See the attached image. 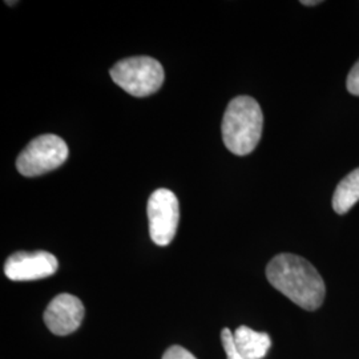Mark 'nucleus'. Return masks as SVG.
<instances>
[{
	"label": "nucleus",
	"mask_w": 359,
	"mask_h": 359,
	"mask_svg": "<svg viewBox=\"0 0 359 359\" xmlns=\"http://www.w3.org/2000/svg\"><path fill=\"white\" fill-rule=\"evenodd\" d=\"M270 285L292 302L308 311L321 308L326 286L321 274L302 257L283 253L274 257L266 266Z\"/></svg>",
	"instance_id": "1"
},
{
	"label": "nucleus",
	"mask_w": 359,
	"mask_h": 359,
	"mask_svg": "<svg viewBox=\"0 0 359 359\" xmlns=\"http://www.w3.org/2000/svg\"><path fill=\"white\" fill-rule=\"evenodd\" d=\"M264 115L250 96L233 99L222 118V140L231 154L246 156L256 149L262 136Z\"/></svg>",
	"instance_id": "2"
},
{
	"label": "nucleus",
	"mask_w": 359,
	"mask_h": 359,
	"mask_svg": "<svg viewBox=\"0 0 359 359\" xmlns=\"http://www.w3.org/2000/svg\"><path fill=\"white\" fill-rule=\"evenodd\" d=\"M112 80L129 95L147 97L161 88L165 74L160 62L149 56H133L117 62L109 71Z\"/></svg>",
	"instance_id": "3"
},
{
	"label": "nucleus",
	"mask_w": 359,
	"mask_h": 359,
	"mask_svg": "<svg viewBox=\"0 0 359 359\" xmlns=\"http://www.w3.org/2000/svg\"><path fill=\"white\" fill-rule=\"evenodd\" d=\"M68 147L56 135H41L27 145L16 160V168L26 177H36L62 167L68 158Z\"/></svg>",
	"instance_id": "4"
},
{
	"label": "nucleus",
	"mask_w": 359,
	"mask_h": 359,
	"mask_svg": "<svg viewBox=\"0 0 359 359\" xmlns=\"http://www.w3.org/2000/svg\"><path fill=\"white\" fill-rule=\"evenodd\" d=\"M147 210L152 241L158 246L170 244L179 226L180 208L176 194L169 189L154 191L148 200Z\"/></svg>",
	"instance_id": "5"
},
{
	"label": "nucleus",
	"mask_w": 359,
	"mask_h": 359,
	"mask_svg": "<svg viewBox=\"0 0 359 359\" xmlns=\"http://www.w3.org/2000/svg\"><path fill=\"white\" fill-rule=\"evenodd\" d=\"M59 268L57 258L44 250L16 252L4 264V273L11 281H36L47 278Z\"/></svg>",
	"instance_id": "6"
},
{
	"label": "nucleus",
	"mask_w": 359,
	"mask_h": 359,
	"mask_svg": "<svg viewBox=\"0 0 359 359\" xmlns=\"http://www.w3.org/2000/svg\"><path fill=\"white\" fill-rule=\"evenodd\" d=\"M84 318L83 302L75 295H56L44 311V322L55 335L76 332Z\"/></svg>",
	"instance_id": "7"
},
{
	"label": "nucleus",
	"mask_w": 359,
	"mask_h": 359,
	"mask_svg": "<svg viewBox=\"0 0 359 359\" xmlns=\"http://www.w3.org/2000/svg\"><path fill=\"white\" fill-rule=\"evenodd\" d=\"M237 351L245 359H262L268 354L271 339L269 334L258 333L248 326H240L233 334Z\"/></svg>",
	"instance_id": "8"
},
{
	"label": "nucleus",
	"mask_w": 359,
	"mask_h": 359,
	"mask_svg": "<svg viewBox=\"0 0 359 359\" xmlns=\"http://www.w3.org/2000/svg\"><path fill=\"white\" fill-rule=\"evenodd\" d=\"M359 201V168L350 172L337 185L333 196V209L337 215H345Z\"/></svg>",
	"instance_id": "9"
},
{
	"label": "nucleus",
	"mask_w": 359,
	"mask_h": 359,
	"mask_svg": "<svg viewBox=\"0 0 359 359\" xmlns=\"http://www.w3.org/2000/svg\"><path fill=\"white\" fill-rule=\"evenodd\" d=\"M221 341H222V346L226 353L228 359H245L236 348L234 345V339H233V333L229 329H224L221 333Z\"/></svg>",
	"instance_id": "10"
},
{
	"label": "nucleus",
	"mask_w": 359,
	"mask_h": 359,
	"mask_svg": "<svg viewBox=\"0 0 359 359\" xmlns=\"http://www.w3.org/2000/svg\"><path fill=\"white\" fill-rule=\"evenodd\" d=\"M347 90L354 95L359 96V60L351 68L346 80Z\"/></svg>",
	"instance_id": "11"
},
{
	"label": "nucleus",
	"mask_w": 359,
	"mask_h": 359,
	"mask_svg": "<svg viewBox=\"0 0 359 359\" xmlns=\"http://www.w3.org/2000/svg\"><path fill=\"white\" fill-rule=\"evenodd\" d=\"M163 359H197L191 351L181 346H172L164 353Z\"/></svg>",
	"instance_id": "12"
},
{
	"label": "nucleus",
	"mask_w": 359,
	"mask_h": 359,
	"mask_svg": "<svg viewBox=\"0 0 359 359\" xmlns=\"http://www.w3.org/2000/svg\"><path fill=\"white\" fill-rule=\"evenodd\" d=\"M304 6H317V4H320L321 1H318V0H311V1H308V0H302L301 1Z\"/></svg>",
	"instance_id": "13"
},
{
	"label": "nucleus",
	"mask_w": 359,
	"mask_h": 359,
	"mask_svg": "<svg viewBox=\"0 0 359 359\" xmlns=\"http://www.w3.org/2000/svg\"><path fill=\"white\" fill-rule=\"evenodd\" d=\"M6 3H7V4H10V6H13V4H16L18 1H6Z\"/></svg>",
	"instance_id": "14"
}]
</instances>
